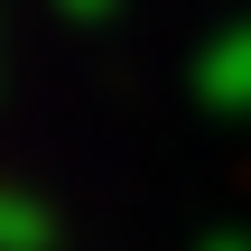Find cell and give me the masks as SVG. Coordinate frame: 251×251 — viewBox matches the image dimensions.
<instances>
[{"label":"cell","mask_w":251,"mask_h":251,"mask_svg":"<svg viewBox=\"0 0 251 251\" xmlns=\"http://www.w3.org/2000/svg\"><path fill=\"white\" fill-rule=\"evenodd\" d=\"M205 102H224V112H251V28H233V37L205 56Z\"/></svg>","instance_id":"obj_1"},{"label":"cell","mask_w":251,"mask_h":251,"mask_svg":"<svg viewBox=\"0 0 251 251\" xmlns=\"http://www.w3.org/2000/svg\"><path fill=\"white\" fill-rule=\"evenodd\" d=\"M214 251H251V242H214Z\"/></svg>","instance_id":"obj_2"},{"label":"cell","mask_w":251,"mask_h":251,"mask_svg":"<svg viewBox=\"0 0 251 251\" xmlns=\"http://www.w3.org/2000/svg\"><path fill=\"white\" fill-rule=\"evenodd\" d=\"M75 9H102V0H75Z\"/></svg>","instance_id":"obj_3"}]
</instances>
